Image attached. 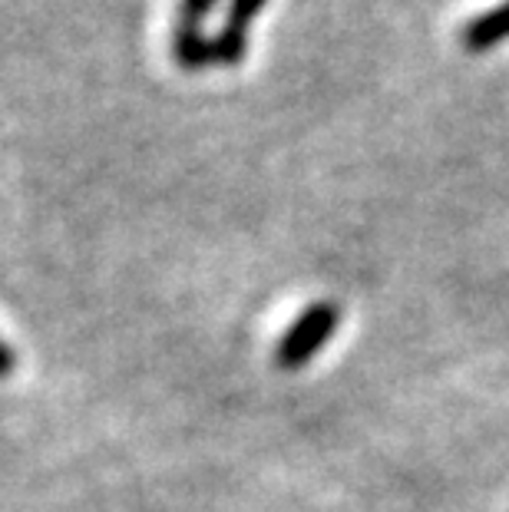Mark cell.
I'll return each mask as SVG.
<instances>
[{
	"mask_svg": "<svg viewBox=\"0 0 509 512\" xmlns=\"http://www.w3.org/2000/svg\"><path fill=\"white\" fill-rule=\"evenodd\" d=\"M268 0H229L225 10V27L212 37V57L215 67H238L248 50V27L262 14Z\"/></svg>",
	"mask_w": 509,
	"mask_h": 512,
	"instance_id": "2",
	"label": "cell"
},
{
	"mask_svg": "<svg viewBox=\"0 0 509 512\" xmlns=\"http://www.w3.org/2000/svg\"><path fill=\"white\" fill-rule=\"evenodd\" d=\"M215 4H219V0H179L176 20H179V24H202Z\"/></svg>",
	"mask_w": 509,
	"mask_h": 512,
	"instance_id": "4",
	"label": "cell"
},
{
	"mask_svg": "<svg viewBox=\"0 0 509 512\" xmlns=\"http://www.w3.org/2000/svg\"><path fill=\"white\" fill-rule=\"evenodd\" d=\"M338 324H341L338 304H331V301L311 304V308H305V314H301V318L285 331V337L278 341L275 364L281 370H301L324 344L331 341V334Z\"/></svg>",
	"mask_w": 509,
	"mask_h": 512,
	"instance_id": "1",
	"label": "cell"
},
{
	"mask_svg": "<svg viewBox=\"0 0 509 512\" xmlns=\"http://www.w3.org/2000/svg\"><path fill=\"white\" fill-rule=\"evenodd\" d=\"M14 367H17V361H14V351L0 341V377H10L14 374Z\"/></svg>",
	"mask_w": 509,
	"mask_h": 512,
	"instance_id": "5",
	"label": "cell"
},
{
	"mask_svg": "<svg viewBox=\"0 0 509 512\" xmlns=\"http://www.w3.org/2000/svg\"><path fill=\"white\" fill-rule=\"evenodd\" d=\"M503 40H509V0H503L500 7L486 10L480 17L467 20V27L460 30V43L467 53H486L500 47Z\"/></svg>",
	"mask_w": 509,
	"mask_h": 512,
	"instance_id": "3",
	"label": "cell"
}]
</instances>
